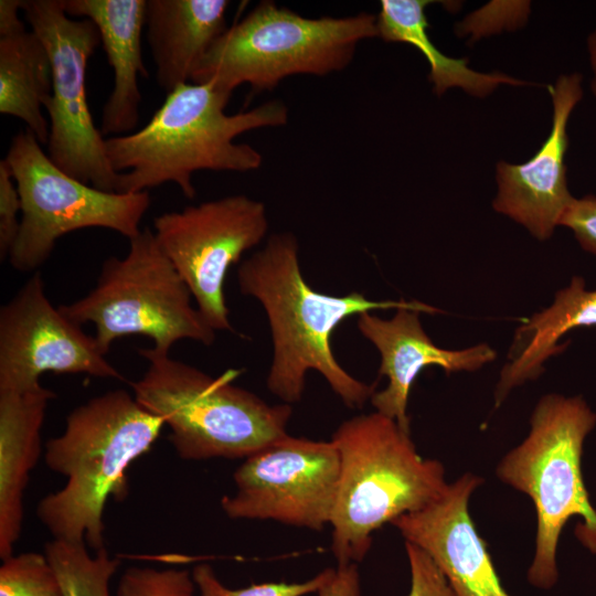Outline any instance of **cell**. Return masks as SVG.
Listing matches in <instances>:
<instances>
[{
	"instance_id": "1",
	"label": "cell",
	"mask_w": 596,
	"mask_h": 596,
	"mask_svg": "<svg viewBox=\"0 0 596 596\" xmlns=\"http://www.w3.org/2000/svg\"><path fill=\"white\" fill-rule=\"evenodd\" d=\"M298 242L291 233H276L240 266V290L265 309L273 339L267 389L286 404L301 400L306 374L313 370L351 408L362 407L376 382L364 383L337 361L331 336L348 317L383 309L411 308L436 315L440 309L417 300H371L360 292L331 296L316 291L302 277Z\"/></svg>"
},
{
	"instance_id": "2",
	"label": "cell",
	"mask_w": 596,
	"mask_h": 596,
	"mask_svg": "<svg viewBox=\"0 0 596 596\" xmlns=\"http://www.w3.org/2000/svg\"><path fill=\"white\" fill-rule=\"evenodd\" d=\"M230 95L212 82L185 83L166 100L141 129L106 138V152L119 173L116 192L134 193L175 183L193 199V173L200 170L248 172L263 162L259 151L234 139L246 131L283 126L288 109L279 100L228 115Z\"/></svg>"
},
{
	"instance_id": "3",
	"label": "cell",
	"mask_w": 596,
	"mask_h": 596,
	"mask_svg": "<svg viewBox=\"0 0 596 596\" xmlns=\"http://www.w3.org/2000/svg\"><path fill=\"white\" fill-rule=\"evenodd\" d=\"M163 419L125 390L108 391L75 407L62 434L45 444L49 469L66 478L36 507L39 521L55 540L105 547L108 498L127 493L126 470L160 435Z\"/></svg>"
},
{
	"instance_id": "4",
	"label": "cell",
	"mask_w": 596,
	"mask_h": 596,
	"mask_svg": "<svg viewBox=\"0 0 596 596\" xmlns=\"http://www.w3.org/2000/svg\"><path fill=\"white\" fill-rule=\"evenodd\" d=\"M331 440L340 458L331 550L338 565L356 564L374 531L425 508L448 483L443 464L419 456L409 433L379 412L344 421Z\"/></svg>"
},
{
	"instance_id": "5",
	"label": "cell",
	"mask_w": 596,
	"mask_h": 596,
	"mask_svg": "<svg viewBox=\"0 0 596 596\" xmlns=\"http://www.w3.org/2000/svg\"><path fill=\"white\" fill-rule=\"evenodd\" d=\"M138 353L148 368L130 383L132 394L163 419L181 459L246 458L287 435L291 406L233 385L241 370L212 376L153 348Z\"/></svg>"
},
{
	"instance_id": "6",
	"label": "cell",
	"mask_w": 596,
	"mask_h": 596,
	"mask_svg": "<svg viewBox=\"0 0 596 596\" xmlns=\"http://www.w3.org/2000/svg\"><path fill=\"white\" fill-rule=\"evenodd\" d=\"M525 439L498 464L497 477L529 496L536 512L535 551L526 577L549 590L558 581L560 534L574 515L583 519L576 535L596 554V510L582 473L584 441L596 425L582 396L546 394L535 405Z\"/></svg>"
},
{
	"instance_id": "7",
	"label": "cell",
	"mask_w": 596,
	"mask_h": 596,
	"mask_svg": "<svg viewBox=\"0 0 596 596\" xmlns=\"http://www.w3.org/2000/svg\"><path fill=\"white\" fill-rule=\"evenodd\" d=\"M375 36L371 13L311 19L262 1L215 41L191 82H212L230 96L242 84L254 93L269 91L288 76L343 70L358 44Z\"/></svg>"
},
{
	"instance_id": "8",
	"label": "cell",
	"mask_w": 596,
	"mask_h": 596,
	"mask_svg": "<svg viewBox=\"0 0 596 596\" xmlns=\"http://www.w3.org/2000/svg\"><path fill=\"white\" fill-rule=\"evenodd\" d=\"M191 298L153 231L145 227L129 240L123 258L111 256L103 263L87 295L58 308L79 326H95L94 338L105 355L116 339L134 334L148 337L155 350L170 353L183 339L205 345L215 340V330Z\"/></svg>"
},
{
	"instance_id": "9",
	"label": "cell",
	"mask_w": 596,
	"mask_h": 596,
	"mask_svg": "<svg viewBox=\"0 0 596 596\" xmlns=\"http://www.w3.org/2000/svg\"><path fill=\"white\" fill-rule=\"evenodd\" d=\"M4 161L21 200L20 230L8 256L14 269L35 273L56 241L76 230L104 227L128 240L140 233L148 191L106 192L85 184L56 167L28 129L13 136Z\"/></svg>"
},
{
	"instance_id": "10",
	"label": "cell",
	"mask_w": 596,
	"mask_h": 596,
	"mask_svg": "<svg viewBox=\"0 0 596 596\" xmlns=\"http://www.w3.org/2000/svg\"><path fill=\"white\" fill-rule=\"evenodd\" d=\"M21 11L44 43L52 63L47 156L68 175L106 192L119 180L107 157L106 138L87 103L86 68L100 43L95 23L72 19L62 0H21Z\"/></svg>"
},
{
	"instance_id": "11",
	"label": "cell",
	"mask_w": 596,
	"mask_h": 596,
	"mask_svg": "<svg viewBox=\"0 0 596 596\" xmlns=\"http://www.w3.org/2000/svg\"><path fill=\"white\" fill-rule=\"evenodd\" d=\"M268 230L263 202L243 194L189 205L153 220V233L205 321L232 330L224 296L227 272Z\"/></svg>"
},
{
	"instance_id": "12",
	"label": "cell",
	"mask_w": 596,
	"mask_h": 596,
	"mask_svg": "<svg viewBox=\"0 0 596 596\" xmlns=\"http://www.w3.org/2000/svg\"><path fill=\"white\" fill-rule=\"evenodd\" d=\"M340 472L332 440L288 434L253 455L234 472L236 491L221 507L234 520H273L319 531L330 524Z\"/></svg>"
},
{
	"instance_id": "13",
	"label": "cell",
	"mask_w": 596,
	"mask_h": 596,
	"mask_svg": "<svg viewBox=\"0 0 596 596\" xmlns=\"http://www.w3.org/2000/svg\"><path fill=\"white\" fill-rule=\"evenodd\" d=\"M45 372L124 380L95 338L52 305L35 272L0 309V391L40 387Z\"/></svg>"
},
{
	"instance_id": "14",
	"label": "cell",
	"mask_w": 596,
	"mask_h": 596,
	"mask_svg": "<svg viewBox=\"0 0 596 596\" xmlns=\"http://www.w3.org/2000/svg\"><path fill=\"white\" fill-rule=\"evenodd\" d=\"M582 75H561L547 89L553 103L549 137L528 161L497 164L498 193L493 210L524 226L534 237L552 236L573 201L567 188L565 155L568 148L567 124L583 97Z\"/></svg>"
},
{
	"instance_id": "15",
	"label": "cell",
	"mask_w": 596,
	"mask_h": 596,
	"mask_svg": "<svg viewBox=\"0 0 596 596\" xmlns=\"http://www.w3.org/2000/svg\"><path fill=\"white\" fill-rule=\"evenodd\" d=\"M482 481L467 472L448 483L438 499L391 524L405 542L419 546L434 560L457 596H511L469 513V499Z\"/></svg>"
},
{
	"instance_id": "16",
	"label": "cell",
	"mask_w": 596,
	"mask_h": 596,
	"mask_svg": "<svg viewBox=\"0 0 596 596\" xmlns=\"http://www.w3.org/2000/svg\"><path fill=\"white\" fill-rule=\"evenodd\" d=\"M411 308H400L391 319H382L372 312L358 316V329L381 354L379 375L389 379L387 386L375 391L371 404L379 412L394 419L409 433L407 402L411 387L426 368L437 365L447 374L472 372L492 362L497 352L487 343L461 350L437 347L425 332L419 315Z\"/></svg>"
},
{
	"instance_id": "17",
	"label": "cell",
	"mask_w": 596,
	"mask_h": 596,
	"mask_svg": "<svg viewBox=\"0 0 596 596\" xmlns=\"http://www.w3.org/2000/svg\"><path fill=\"white\" fill-rule=\"evenodd\" d=\"M70 17L95 23L107 61L114 71V88L103 107V136L131 134L140 115L139 76L148 77L141 35L147 0H62Z\"/></svg>"
},
{
	"instance_id": "18",
	"label": "cell",
	"mask_w": 596,
	"mask_h": 596,
	"mask_svg": "<svg viewBox=\"0 0 596 596\" xmlns=\"http://www.w3.org/2000/svg\"><path fill=\"white\" fill-rule=\"evenodd\" d=\"M54 392L0 391V557L13 554L21 535L24 492L41 455V430Z\"/></svg>"
},
{
	"instance_id": "19",
	"label": "cell",
	"mask_w": 596,
	"mask_h": 596,
	"mask_svg": "<svg viewBox=\"0 0 596 596\" xmlns=\"http://www.w3.org/2000/svg\"><path fill=\"white\" fill-rule=\"evenodd\" d=\"M227 0H147V40L158 85L167 93L191 82L226 31Z\"/></svg>"
},
{
	"instance_id": "20",
	"label": "cell",
	"mask_w": 596,
	"mask_h": 596,
	"mask_svg": "<svg viewBox=\"0 0 596 596\" xmlns=\"http://www.w3.org/2000/svg\"><path fill=\"white\" fill-rule=\"evenodd\" d=\"M21 0L0 1V113L19 118L41 145L49 120L42 108L52 93V63L33 30L19 18Z\"/></svg>"
},
{
	"instance_id": "21",
	"label": "cell",
	"mask_w": 596,
	"mask_h": 596,
	"mask_svg": "<svg viewBox=\"0 0 596 596\" xmlns=\"http://www.w3.org/2000/svg\"><path fill=\"white\" fill-rule=\"evenodd\" d=\"M596 326V289L587 290L585 279L575 276L566 288L558 290L551 306L534 313L514 334L509 361L500 372L494 391L496 406L517 386L538 379L544 363L563 352L561 338L578 327Z\"/></svg>"
},
{
	"instance_id": "22",
	"label": "cell",
	"mask_w": 596,
	"mask_h": 596,
	"mask_svg": "<svg viewBox=\"0 0 596 596\" xmlns=\"http://www.w3.org/2000/svg\"><path fill=\"white\" fill-rule=\"evenodd\" d=\"M428 0H382L376 15L379 36L386 42H402L415 46L429 63V81L434 92L443 95L450 87H460L468 94L485 97L500 84L526 85L502 73H480L468 66V58L445 55L430 40L425 9Z\"/></svg>"
},
{
	"instance_id": "23",
	"label": "cell",
	"mask_w": 596,
	"mask_h": 596,
	"mask_svg": "<svg viewBox=\"0 0 596 596\" xmlns=\"http://www.w3.org/2000/svg\"><path fill=\"white\" fill-rule=\"evenodd\" d=\"M44 551L60 578L63 596H110L109 582L120 561L105 547L92 555L85 543L53 539Z\"/></svg>"
},
{
	"instance_id": "24",
	"label": "cell",
	"mask_w": 596,
	"mask_h": 596,
	"mask_svg": "<svg viewBox=\"0 0 596 596\" xmlns=\"http://www.w3.org/2000/svg\"><path fill=\"white\" fill-rule=\"evenodd\" d=\"M0 596H63V589L45 554L24 552L3 560Z\"/></svg>"
},
{
	"instance_id": "25",
	"label": "cell",
	"mask_w": 596,
	"mask_h": 596,
	"mask_svg": "<svg viewBox=\"0 0 596 596\" xmlns=\"http://www.w3.org/2000/svg\"><path fill=\"white\" fill-rule=\"evenodd\" d=\"M333 568H326L300 583H262L233 589L222 584L213 568L205 563L193 568L192 576L200 596H305L318 590L332 577Z\"/></svg>"
},
{
	"instance_id": "26",
	"label": "cell",
	"mask_w": 596,
	"mask_h": 596,
	"mask_svg": "<svg viewBox=\"0 0 596 596\" xmlns=\"http://www.w3.org/2000/svg\"><path fill=\"white\" fill-rule=\"evenodd\" d=\"M195 587L185 570L132 566L120 576L116 596H193Z\"/></svg>"
},
{
	"instance_id": "27",
	"label": "cell",
	"mask_w": 596,
	"mask_h": 596,
	"mask_svg": "<svg viewBox=\"0 0 596 596\" xmlns=\"http://www.w3.org/2000/svg\"><path fill=\"white\" fill-rule=\"evenodd\" d=\"M411 570L407 596H457L434 560L419 546L405 542Z\"/></svg>"
},
{
	"instance_id": "28",
	"label": "cell",
	"mask_w": 596,
	"mask_h": 596,
	"mask_svg": "<svg viewBox=\"0 0 596 596\" xmlns=\"http://www.w3.org/2000/svg\"><path fill=\"white\" fill-rule=\"evenodd\" d=\"M21 200L12 173L4 160L0 161V256L9 253L20 230Z\"/></svg>"
},
{
	"instance_id": "29",
	"label": "cell",
	"mask_w": 596,
	"mask_h": 596,
	"mask_svg": "<svg viewBox=\"0 0 596 596\" xmlns=\"http://www.w3.org/2000/svg\"><path fill=\"white\" fill-rule=\"evenodd\" d=\"M558 226L570 228L581 247L596 255V196L573 199L563 213Z\"/></svg>"
},
{
	"instance_id": "30",
	"label": "cell",
	"mask_w": 596,
	"mask_h": 596,
	"mask_svg": "<svg viewBox=\"0 0 596 596\" xmlns=\"http://www.w3.org/2000/svg\"><path fill=\"white\" fill-rule=\"evenodd\" d=\"M319 596H360L361 582L355 563L340 564L332 577L318 590Z\"/></svg>"
},
{
	"instance_id": "31",
	"label": "cell",
	"mask_w": 596,
	"mask_h": 596,
	"mask_svg": "<svg viewBox=\"0 0 596 596\" xmlns=\"http://www.w3.org/2000/svg\"><path fill=\"white\" fill-rule=\"evenodd\" d=\"M589 62L593 71V81L590 83V88L593 94L596 96V30L589 35L587 40Z\"/></svg>"
}]
</instances>
